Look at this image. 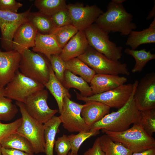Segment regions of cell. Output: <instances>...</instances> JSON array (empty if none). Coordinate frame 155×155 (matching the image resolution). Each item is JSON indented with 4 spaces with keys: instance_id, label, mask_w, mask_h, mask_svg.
<instances>
[{
    "instance_id": "cell-1",
    "label": "cell",
    "mask_w": 155,
    "mask_h": 155,
    "mask_svg": "<svg viewBox=\"0 0 155 155\" xmlns=\"http://www.w3.org/2000/svg\"><path fill=\"white\" fill-rule=\"evenodd\" d=\"M138 82L136 80L133 84V92L125 104L117 111L106 115L94 123L90 127V131L103 129L111 132H121L128 129L131 124L137 123L140 111L135 103L134 95Z\"/></svg>"
},
{
    "instance_id": "cell-2",
    "label": "cell",
    "mask_w": 155,
    "mask_h": 155,
    "mask_svg": "<svg viewBox=\"0 0 155 155\" xmlns=\"http://www.w3.org/2000/svg\"><path fill=\"white\" fill-rule=\"evenodd\" d=\"M132 20L133 16L126 11L122 3L112 0L108 3L106 11L99 16L95 24L108 33L119 32L121 35L126 36L137 28Z\"/></svg>"
},
{
    "instance_id": "cell-3",
    "label": "cell",
    "mask_w": 155,
    "mask_h": 155,
    "mask_svg": "<svg viewBox=\"0 0 155 155\" xmlns=\"http://www.w3.org/2000/svg\"><path fill=\"white\" fill-rule=\"evenodd\" d=\"M112 140L121 143L133 153L143 152L155 148V140L144 131L138 123L133 124L130 128L121 132H111L102 129Z\"/></svg>"
},
{
    "instance_id": "cell-4",
    "label": "cell",
    "mask_w": 155,
    "mask_h": 155,
    "mask_svg": "<svg viewBox=\"0 0 155 155\" xmlns=\"http://www.w3.org/2000/svg\"><path fill=\"white\" fill-rule=\"evenodd\" d=\"M22 115V123L16 133L23 136L31 144L34 153H44V125L32 117L26 110L24 103L16 101Z\"/></svg>"
},
{
    "instance_id": "cell-5",
    "label": "cell",
    "mask_w": 155,
    "mask_h": 155,
    "mask_svg": "<svg viewBox=\"0 0 155 155\" xmlns=\"http://www.w3.org/2000/svg\"><path fill=\"white\" fill-rule=\"evenodd\" d=\"M78 58L98 74L128 76L130 72L125 63L110 59L89 46Z\"/></svg>"
},
{
    "instance_id": "cell-6",
    "label": "cell",
    "mask_w": 155,
    "mask_h": 155,
    "mask_svg": "<svg viewBox=\"0 0 155 155\" xmlns=\"http://www.w3.org/2000/svg\"><path fill=\"white\" fill-rule=\"evenodd\" d=\"M50 65L42 55L28 49L21 55L19 69L25 75L44 86L49 80Z\"/></svg>"
},
{
    "instance_id": "cell-7",
    "label": "cell",
    "mask_w": 155,
    "mask_h": 155,
    "mask_svg": "<svg viewBox=\"0 0 155 155\" xmlns=\"http://www.w3.org/2000/svg\"><path fill=\"white\" fill-rule=\"evenodd\" d=\"M88 44L108 58L118 61L122 56V47L109 39L108 33L94 23L84 31Z\"/></svg>"
},
{
    "instance_id": "cell-8",
    "label": "cell",
    "mask_w": 155,
    "mask_h": 155,
    "mask_svg": "<svg viewBox=\"0 0 155 155\" xmlns=\"http://www.w3.org/2000/svg\"><path fill=\"white\" fill-rule=\"evenodd\" d=\"M41 83L22 74L19 70L12 80L4 87L6 97L24 103L33 93L44 89Z\"/></svg>"
},
{
    "instance_id": "cell-9",
    "label": "cell",
    "mask_w": 155,
    "mask_h": 155,
    "mask_svg": "<svg viewBox=\"0 0 155 155\" xmlns=\"http://www.w3.org/2000/svg\"><path fill=\"white\" fill-rule=\"evenodd\" d=\"M31 8V6L26 11L20 13L0 10L1 46L6 51L13 50L12 42L14 34L22 24L29 21Z\"/></svg>"
},
{
    "instance_id": "cell-10",
    "label": "cell",
    "mask_w": 155,
    "mask_h": 155,
    "mask_svg": "<svg viewBox=\"0 0 155 155\" xmlns=\"http://www.w3.org/2000/svg\"><path fill=\"white\" fill-rule=\"evenodd\" d=\"M133 84H124L111 90L88 97H84L75 92L76 98L84 102L94 101L101 102L110 108L118 109L127 102L133 92Z\"/></svg>"
},
{
    "instance_id": "cell-11",
    "label": "cell",
    "mask_w": 155,
    "mask_h": 155,
    "mask_svg": "<svg viewBox=\"0 0 155 155\" xmlns=\"http://www.w3.org/2000/svg\"><path fill=\"white\" fill-rule=\"evenodd\" d=\"M84 104L71 100L67 96L63 100L62 111L58 117L63 128L70 132L90 131L88 126L81 115Z\"/></svg>"
},
{
    "instance_id": "cell-12",
    "label": "cell",
    "mask_w": 155,
    "mask_h": 155,
    "mask_svg": "<svg viewBox=\"0 0 155 155\" xmlns=\"http://www.w3.org/2000/svg\"><path fill=\"white\" fill-rule=\"evenodd\" d=\"M47 91L44 89L30 95L24 103L26 110L33 118L44 124L59 112V110L51 109L47 103Z\"/></svg>"
},
{
    "instance_id": "cell-13",
    "label": "cell",
    "mask_w": 155,
    "mask_h": 155,
    "mask_svg": "<svg viewBox=\"0 0 155 155\" xmlns=\"http://www.w3.org/2000/svg\"><path fill=\"white\" fill-rule=\"evenodd\" d=\"M72 24L78 31H84L95 22L104 12L96 5L84 6L82 3H70L67 5Z\"/></svg>"
},
{
    "instance_id": "cell-14",
    "label": "cell",
    "mask_w": 155,
    "mask_h": 155,
    "mask_svg": "<svg viewBox=\"0 0 155 155\" xmlns=\"http://www.w3.org/2000/svg\"><path fill=\"white\" fill-rule=\"evenodd\" d=\"M134 100L140 111L155 108V73L146 74L138 82Z\"/></svg>"
},
{
    "instance_id": "cell-15",
    "label": "cell",
    "mask_w": 155,
    "mask_h": 155,
    "mask_svg": "<svg viewBox=\"0 0 155 155\" xmlns=\"http://www.w3.org/2000/svg\"><path fill=\"white\" fill-rule=\"evenodd\" d=\"M21 55L15 50H0V87H5L19 70Z\"/></svg>"
},
{
    "instance_id": "cell-16",
    "label": "cell",
    "mask_w": 155,
    "mask_h": 155,
    "mask_svg": "<svg viewBox=\"0 0 155 155\" xmlns=\"http://www.w3.org/2000/svg\"><path fill=\"white\" fill-rule=\"evenodd\" d=\"M37 32L29 21L22 24L14 34L12 42V50L21 55L25 51L33 47Z\"/></svg>"
},
{
    "instance_id": "cell-17",
    "label": "cell",
    "mask_w": 155,
    "mask_h": 155,
    "mask_svg": "<svg viewBox=\"0 0 155 155\" xmlns=\"http://www.w3.org/2000/svg\"><path fill=\"white\" fill-rule=\"evenodd\" d=\"M89 46L84 31H78L65 45L59 55L65 61L83 54Z\"/></svg>"
},
{
    "instance_id": "cell-18",
    "label": "cell",
    "mask_w": 155,
    "mask_h": 155,
    "mask_svg": "<svg viewBox=\"0 0 155 155\" xmlns=\"http://www.w3.org/2000/svg\"><path fill=\"white\" fill-rule=\"evenodd\" d=\"M127 81V78L124 76L96 73L90 83V86L93 95L113 89Z\"/></svg>"
},
{
    "instance_id": "cell-19",
    "label": "cell",
    "mask_w": 155,
    "mask_h": 155,
    "mask_svg": "<svg viewBox=\"0 0 155 155\" xmlns=\"http://www.w3.org/2000/svg\"><path fill=\"white\" fill-rule=\"evenodd\" d=\"M62 49L52 34H43L37 32L35 45L32 50L35 52L44 54L49 60L51 55H59Z\"/></svg>"
},
{
    "instance_id": "cell-20",
    "label": "cell",
    "mask_w": 155,
    "mask_h": 155,
    "mask_svg": "<svg viewBox=\"0 0 155 155\" xmlns=\"http://www.w3.org/2000/svg\"><path fill=\"white\" fill-rule=\"evenodd\" d=\"M85 102L81 115L86 124L90 127L109 113L111 108L101 102L89 101Z\"/></svg>"
},
{
    "instance_id": "cell-21",
    "label": "cell",
    "mask_w": 155,
    "mask_h": 155,
    "mask_svg": "<svg viewBox=\"0 0 155 155\" xmlns=\"http://www.w3.org/2000/svg\"><path fill=\"white\" fill-rule=\"evenodd\" d=\"M126 44L135 50L140 45L155 42V18L149 27L141 31H132L128 35Z\"/></svg>"
},
{
    "instance_id": "cell-22",
    "label": "cell",
    "mask_w": 155,
    "mask_h": 155,
    "mask_svg": "<svg viewBox=\"0 0 155 155\" xmlns=\"http://www.w3.org/2000/svg\"><path fill=\"white\" fill-rule=\"evenodd\" d=\"M49 71V80L44 86L55 99L58 106L59 112L60 113L62 111L64 98L67 96L70 98L71 95L69 90L64 87L57 78L51 65L50 67Z\"/></svg>"
},
{
    "instance_id": "cell-23",
    "label": "cell",
    "mask_w": 155,
    "mask_h": 155,
    "mask_svg": "<svg viewBox=\"0 0 155 155\" xmlns=\"http://www.w3.org/2000/svg\"><path fill=\"white\" fill-rule=\"evenodd\" d=\"M61 123L59 117L54 116L44 124V153L46 155H53L55 136L59 131V128Z\"/></svg>"
},
{
    "instance_id": "cell-24",
    "label": "cell",
    "mask_w": 155,
    "mask_h": 155,
    "mask_svg": "<svg viewBox=\"0 0 155 155\" xmlns=\"http://www.w3.org/2000/svg\"><path fill=\"white\" fill-rule=\"evenodd\" d=\"M1 145L2 147L6 149L18 150L30 154L34 153L29 141L16 132L11 133L4 137L1 141Z\"/></svg>"
},
{
    "instance_id": "cell-25",
    "label": "cell",
    "mask_w": 155,
    "mask_h": 155,
    "mask_svg": "<svg viewBox=\"0 0 155 155\" xmlns=\"http://www.w3.org/2000/svg\"><path fill=\"white\" fill-rule=\"evenodd\" d=\"M62 84L66 88H75L80 91V94L88 97L93 95L90 86L80 77L73 74L66 69L64 73V79Z\"/></svg>"
},
{
    "instance_id": "cell-26",
    "label": "cell",
    "mask_w": 155,
    "mask_h": 155,
    "mask_svg": "<svg viewBox=\"0 0 155 155\" xmlns=\"http://www.w3.org/2000/svg\"><path fill=\"white\" fill-rule=\"evenodd\" d=\"M28 21L34 26L37 32L42 34H52L56 28L51 16L39 12H30Z\"/></svg>"
},
{
    "instance_id": "cell-27",
    "label": "cell",
    "mask_w": 155,
    "mask_h": 155,
    "mask_svg": "<svg viewBox=\"0 0 155 155\" xmlns=\"http://www.w3.org/2000/svg\"><path fill=\"white\" fill-rule=\"evenodd\" d=\"M66 69L78 75L87 83H90L95 72L81 60L75 58L65 61Z\"/></svg>"
},
{
    "instance_id": "cell-28",
    "label": "cell",
    "mask_w": 155,
    "mask_h": 155,
    "mask_svg": "<svg viewBox=\"0 0 155 155\" xmlns=\"http://www.w3.org/2000/svg\"><path fill=\"white\" fill-rule=\"evenodd\" d=\"M101 148L105 155H131L133 152L119 142L104 134L99 137Z\"/></svg>"
},
{
    "instance_id": "cell-29",
    "label": "cell",
    "mask_w": 155,
    "mask_h": 155,
    "mask_svg": "<svg viewBox=\"0 0 155 155\" xmlns=\"http://www.w3.org/2000/svg\"><path fill=\"white\" fill-rule=\"evenodd\" d=\"M124 52L132 56L135 60V63L131 70L133 73L141 71L149 61L155 59V54H152L150 51H146L145 49L136 50L127 48Z\"/></svg>"
},
{
    "instance_id": "cell-30",
    "label": "cell",
    "mask_w": 155,
    "mask_h": 155,
    "mask_svg": "<svg viewBox=\"0 0 155 155\" xmlns=\"http://www.w3.org/2000/svg\"><path fill=\"white\" fill-rule=\"evenodd\" d=\"M18 112L17 105L12 103V100L5 96L4 87H0V121H10Z\"/></svg>"
},
{
    "instance_id": "cell-31",
    "label": "cell",
    "mask_w": 155,
    "mask_h": 155,
    "mask_svg": "<svg viewBox=\"0 0 155 155\" xmlns=\"http://www.w3.org/2000/svg\"><path fill=\"white\" fill-rule=\"evenodd\" d=\"M34 5L38 12L50 16L67 8V5L65 0H36Z\"/></svg>"
},
{
    "instance_id": "cell-32",
    "label": "cell",
    "mask_w": 155,
    "mask_h": 155,
    "mask_svg": "<svg viewBox=\"0 0 155 155\" xmlns=\"http://www.w3.org/2000/svg\"><path fill=\"white\" fill-rule=\"evenodd\" d=\"M144 131L152 136L155 132V108L140 111L138 121Z\"/></svg>"
},
{
    "instance_id": "cell-33",
    "label": "cell",
    "mask_w": 155,
    "mask_h": 155,
    "mask_svg": "<svg viewBox=\"0 0 155 155\" xmlns=\"http://www.w3.org/2000/svg\"><path fill=\"white\" fill-rule=\"evenodd\" d=\"M78 31L72 24L56 28L52 34L63 49L69 41Z\"/></svg>"
},
{
    "instance_id": "cell-34",
    "label": "cell",
    "mask_w": 155,
    "mask_h": 155,
    "mask_svg": "<svg viewBox=\"0 0 155 155\" xmlns=\"http://www.w3.org/2000/svg\"><path fill=\"white\" fill-rule=\"evenodd\" d=\"M99 133V131H90L80 132L77 134H72L67 136L71 145V152L78 154L81 146L84 141L91 137L96 135Z\"/></svg>"
},
{
    "instance_id": "cell-35",
    "label": "cell",
    "mask_w": 155,
    "mask_h": 155,
    "mask_svg": "<svg viewBox=\"0 0 155 155\" xmlns=\"http://www.w3.org/2000/svg\"><path fill=\"white\" fill-rule=\"evenodd\" d=\"M49 61L56 77L62 84L66 70L65 61L61 58L59 55H51Z\"/></svg>"
},
{
    "instance_id": "cell-36",
    "label": "cell",
    "mask_w": 155,
    "mask_h": 155,
    "mask_svg": "<svg viewBox=\"0 0 155 155\" xmlns=\"http://www.w3.org/2000/svg\"><path fill=\"white\" fill-rule=\"evenodd\" d=\"M22 117L14 121L8 123H3L0 121V155H3L1 152L2 146L1 142L2 140L9 135L16 132L18 128L22 124Z\"/></svg>"
},
{
    "instance_id": "cell-37",
    "label": "cell",
    "mask_w": 155,
    "mask_h": 155,
    "mask_svg": "<svg viewBox=\"0 0 155 155\" xmlns=\"http://www.w3.org/2000/svg\"><path fill=\"white\" fill-rule=\"evenodd\" d=\"M51 17L56 28L72 24L71 18L67 7L57 12Z\"/></svg>"
},
{
    "instance_id": "cell-38",
    "label": "cell",
    "mask_w": 155,
    "mask_h": 155,
    "mask_svg": "<svg viewBox=\"0 0 155 155\" xmlns=\"http://www.w3.org/2000/svg\"><path fill=\"white\" fill-rule=\"evenodd\" d=\"M55 145L57 155H67L71 148V144L68 136L65 134L58 138L55 141Z\"/></svg>"
},
{
    "instance_id": "cell-39",
    "label": "cell",
    "mask_w": 155,
    "mask_h": 155,
    "mask_svg": "<svg viewBox=\"0 0 155 155\" xmlns=\"http://www.w3.org/2000/svg\"><path fill=\"white\" fill-rule=\"evenodd\" d=\"M22 5V3L15 0H0V10L2 11L17 13Z\"/></svg>"
},
{
    "instance_id": "cell-40",
    "label": "cell",
    "mask_w": 155,
    "mask_h": 155,
    "mask_svg": "<svg viewBox=\"0 0 155 155\" xmlns=\"http://www.w3.org/2000/svg\"><path fill=\"white\" fill-rule=\"evenodd\" d=\"M84 155H105L101 148L99 137L96 139L92 146L86 151Z\"/></svg>"
},
{
    "instance_id": "cell-41",
    "label": "cell",
    "mask_w": 155,
    "mask_h": 155,
    "mask_svg": "<svg viewBox=\"0 0 155 155\" xmlns=\"http://www.w3.org/2000/svg\"><path fill=\"white\" fill-rule=\"evenodd\" d=\"M1 151L3 155H34L33 154L28 153L17 150L6 149L3 147H2Z\"/></svg>"
},
{
    "instance_id": "cell-42",
    "label": "cell",
    "mask_w": 155,
    "mask_h": 155,
    "mask_svg": "<svg viewBox=\"0 0 155 155\" xmlns=\"http://www.w3.org/2000/svg\"><path fill=\"white\" fill-rule=\"evenodd\" d=\"M131 155H155V148H151L140 152L133 153Z\"/></svg>"
},
{
    "instance_id": "cell-43",
    "label": "cell",
    "mask_w": 155,
    "mask_h": 155,
    "mask_svg": "<svg viewBox=\"0 0 155 155\" xmlns=\"http://www.w3.org/2000/svg\"><path fill=\"white\" fill-rule=\"evenodd\" d=\"M155 3L154 7L150 12L149 14L146 18V19L147 20H150L153 17H155Z\"/></svg>"
},
{
    "instance_id": "cell-44",
    "label": "cell",
    "mask_w": 155,
    "mask_h": 155,
    "mask_svg": "<svg viewBox=\"0 0 155 155\" xmlns=\"http://www.w3.org/2000/svg\"><path fill=\"white\" fill-rule=\"evenodd\" d=\"M114 2L120 3H123L126 1L125 0H113Z\"/></svg>"
},
{
    "instance_id": "cell-45",
    "label": "cell",
    "mask_w": 155,
    "mask_h": 155,
    "mask_svg": "<svg viewBox=\"0 0 155 155\" xmlns=\"http://www.w3.org/2000/svg\"><path fill=\"white\" fill-rule=\"evenodd\" d=\"M67 155H78V154H76L73 153H71V152H69L68 154Z\"/></svg>"
}]
</instances>
